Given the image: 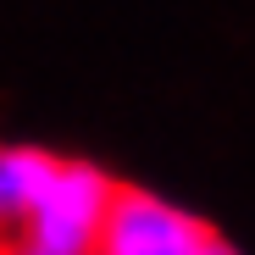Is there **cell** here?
<instances>
[{"label":"cell","instance_id":"6da1fadb","mask_svg":"<svg viewBox=\"0 0 255 255\" xmlns=\"http://www.w3.org/2000/svg\"><path fill=\"white\" fill-rule=\"evenodd\" d=\"M117 200H122V183L106 166L83 161V155H61L17 255H100Z\"/></svg>","mask_w":255,"mask_h":255},{"label":"cell","instance_id":"7a4b0ae2","mask_svg":"<svg viewBox=\"0 0 255 255\" xmlns=\"http://www.w3.org/2000/svg\"><path fill=\"white\" fill-rule=\"evenodd\" d=\"M100 255H239L217 228L178 200H161L150 189L122 183V200L111 211V228Z\"/></svg>","mask_w":255,"mask_h":255},{"label":"cell","instance_id":"3957f363","mask_svg":"<svg viewBox=\"0 0 255 255\" xmlns=\"http://www.w3.org/2000/svg\"><path fill=\"white\" fill-rule=\"evenodd\" d=\"M56 166H61V155L45 150V144L0 139V250L6 255H17L39 200H45V189L56 178Z\"/></svg>","mask_w":255,"mask_h":255}]
</instances>
